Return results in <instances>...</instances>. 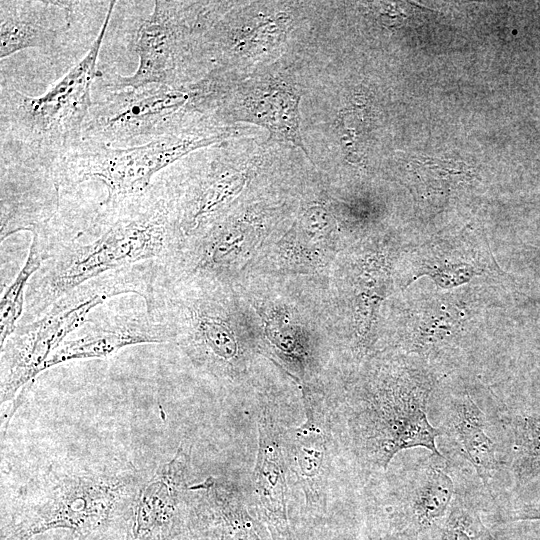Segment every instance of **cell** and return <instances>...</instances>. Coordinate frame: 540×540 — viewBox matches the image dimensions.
Wrapping results in <instances>:
<instances>
[{
  "instance_id": "cell-4",
  "label": "cell",
  "mask_w": 540,
  "mask_h": 540,
  "mask_svg": "<svg viewBox=\"0 0 540 540\" xmlns=\"http://www.w3.org/2000/svg\"><path fill=\"white\" fill-rule=\"evenodd\" d=\"M161 266L145 262L103 274L69 291L41 317L16 327L1 346L2 433L51 354L105 301L127 293L145 300Z\"/></svg>"
},
{
  "instance_id": "cell-28",
  "label": "cell",
  "mask_w": 540,
  "mask_h": 540,
  "mask_svg": "<svg viewBox=\"0 0 540 540\" xmlns=\"http://www.w3.org/2000/svg\"><path fill=\"white\" fill-rule=\"evenodd\" d=\"M78 540H81V539H78ZM102 540H109V539H102Z\"/></svg>"
},
{
  "instance_id": "cell-18",
  "label": "cell",
  "mask_w": 540,
  "mask_h": 540,
  "mask_svg": "<svg viewBox=\"0 0 540 540\" xmlns=\"http://www.w3.org/2000/svg\"><path fill=\"white\" fill-rule=\"evenodd\" d=\"M447 425L478 477L488 486L499 461L496 445L487 433L485 414L468 394L452 400L447 413Z\"/></svg>"
},
{
  "instance_id": "cell-21",
  "label": "cell",
  "mask_w": 540,
  "mask_h": 540,
  "mask_svg": "<svg viewBox=\"0 0 540 540\" xmlns=\"http://www.w3.org/2000/svg\"><path fill=\"white\" fill-rule=\"evenodd\" d=\"M43 263L37 245L32 241L27 260L7 289L0 303V345L15 331L24 310L27 285Z\"/></svg>"
},
{
  "instance_id": "cell-14",
  "label": "cell",
  "mask_w": 540,
  "mask_h": 540,
  "mask_svg": "<svg viewBox=\"0 0 540 540\" xmlns=\"http://www.w3.org/2000/svg\"><path fill=\"white\" fill-rule=\"evenodd\" d=\"M60 192L53 171L1 161V241L50 219L60 206Z\"/></svg>"
},
{
  "instance_id": "cell-9",
  "label": "cell",
  "mask_w": 540,
  "mask_h": 540,
  "mask_svg": "<svg viewBox=\"0 0 540 540\" xmlns=\"http://www.w3.org/2000/svg\"><path fill=\"white\" fill-rule=\"evenodd\" d=\"M191 446L142 480L112 540H173L188 531Z\"/></svg>"
},
{
  "instance_id": "cell-17",
  "label": "cell",
  "mask_w": 540,
  "mask_h": 540,
  "mask_svg": "<svg viewBox=\"0 0 540 540\" xmlns=\"http://www.w3.org/2000/svg\"><path fill=\"white\" fill-rule=\"evenodd\" d=\"M300 95L283 81L265 84L243 102L246 120L262 125L272 136L290 142L307 155L300 133Z\"/></svg>"
},
{
  "instance_id": "cell-26",
  "label": "cell",
  "mask_w": 540,
  "mask_h": 540,
  "mask_svg": "<svg viewBox=\"0 0 540 540\" xmlns=\"http://www.w3.org/2000/svg\"><path fill=\"white\" fill-rule=\"evenodd\" d=\"M487 540H497L496 539V535L494 533L491 532V534L489 535L488 539Z\"/></svg>"
},
{
  "instance_id": "cell-3",
  "label": "cell",
  "mask_w": 540,
  "mask_h": 540,
  "mask_svg": "<svg viewBox=\"0 0 540 540\" xmlns=\"http://www.w3.org/2000/svg\"><path fill=\"white\" fill-rule=\"evenodd\" d=\"M115 3L110 2L86 55L44 94L26 95L1 82V149L14 147L13 156L1 161L54 172L82 141L84 123L94 103L92 84L103 75L97 68V59Z\"/></svg>"
},
{
  "instance_id": "cell-27",
  "label": "cell",
  "mask_w": 540,
  "mask_h": 540,
  "mask_svg": "<svg viewBox=\"0 0 540 540\" xmlns=\"http://www.w3.org/2000/svg\"><path fill=\"white\" fill-rule=\"evenodd\" d=\"M1 540H24L21 538H1Z\"/></svg>"
},
{
  "instance_id": "cell-10",
  "label": "cell",
  "mask_w": 540,
  "mask_h": 540,
  "mask_svg": "<svg viewBox=\"0 0 540 540\" xmlns=\"http://www.w3.org/2000/svg\"><path fill=\"white\" fill-rule=\"evenodd\" d=\"M305 421L284 432L288 474L304 498V511L318 521L327 514L328 489L333 460L329 413L310 392H303Z\"/></svg>"
},
{
  "instance_id": "cell-1",
  "label": "cell",
  "mask_w": 540,
  "mask_h": 540,
  "mask_svg": "<svg viewBox=\"0 0 540 540\" xmlns=\"http://www.w3.org/2000/svg\"><path fill=\"white\" fill-rule=\"evenodd\" d=\"M181 231L176 198L162 182L137 195L103 200L85 213L68 214L59 206L30 231L43 263L27 285L17 326L103 274L145 262L171 263L180 254Z\"/></svg>"
},
{
  "instance_id": "cell-8",
  "label": "cell",
  "mask_w": 540,
  "mask_h": 540,
  "mask_svg": "<svg viewBox=\"0 0 540 540\" xmlns=\"http://www.w3.org/2000/svg\"><path fill=\"white\" fill-rule=\"evenodd\" d=\"M204 12V5L199 3L155 1L152 12L137 31V69L128 76L102 75L104 88L189 83L186 65L194 41L203 34Z\"/></svg>"
},
{
  "instance_id": "cell-5",
  "label": "cell",
  "mask_w": 540,
  "mask_h": 540,
  "mask_svg": "<svg viewBox=\"0 0 540 540\" xmlns=\"http://www.w3.org/2000/svg\"><path fill=\"white\" fill-rule=\"evenodd\" d=\"M217 75L180 85L107 89L95 100L84 123L82 140L131 146L168 136L216 132L209 116L220 107Z\"/></svg>"
},
{
  "instance_id": "cell-23",
  "label": "cell",
  "mask_w": 540,
  "mask_h": 540,
  "mask_svg": "<svg viewBox=\"0 0 540 540\" xmlns=\"http://www.w3.org/2000/svg\"><path fill=\"white\" fill-rule=\"evenodd\" d=\"M540 520V502L526 503L513 509L509 514L496 520L495 523L514 521Z\"/></svg>"
},
{
  "instance_id": "cell-11",
  "label": "cell",
  "mask_w": 540,
  "mask_h": 540,
  "mask_svg": "<svg viewBox=\"0 0 540 540\" xmlns=\"http://www.w3.org/2000/svg\"><path fill=\"white\" fill-rule=\"evenodd\" d=\"M258 446L253 474L254 509L271 540H295L287 507L284 432L277 410L262 407L257 417Z\"/></svg>"
},
{
  "instance_id": "cell-6",
  "label": "cell",
  "mask_w": 540,
  "mask_h": 540,
  "mask_svg": "<svg viewBox=\"0 0 540 540\" xmlns=\"http://www.w3.org/2000/svg\"><path fill=\"white\" fill-rule=\"evenodd\" d=\"M432 383L422 372L401 369L378 377L344 413L351 450L365 468L385 471L401 451L422 447L445 458L436 445L443 435L427 413Z\"/></svg>"
},
{
  "instance_id": "cell-22",
  "label": "cell",
  "mask_w": 540,
  "mask_h": 540,
  "mask_svg": "<svg viewBox=\"0 0 540 540\" xmlns=\"http://www.w3.org/2000/svg\"><path fill=\"white\" fill-rule=\"evenodd\" d=\"M490 531L476 511L456 499L448 516L430 540H487Z\"/></svg>"
},
{
  "instance_id": "cell-7",
  "label": "cell",
  "mask_w": 540,
  "mask_h": 540,
  "mask_svg": "<svg viewBox=\"0 0 540 540\" xmlns=\"http://www.w3.org/2000/svg\"><path fill=\"white\" fill-rule=\"evenodd\" d=\"M233 136L230 128L201 134L168 136L131 146L82 140L54 170L60 191L88 179L102 181L104 200L115 201L146 191L154 176L181 157Z\"/></svg>"
},
{
  "instance_id": "cell-13",
  "label": "cell",
  "mask_w": 540,
  "mask_h": 540,
  "mask_svg": "<svg viewBox=\"0 0 540 540\" xmlns=\"http://www.w3.org/2000/svg\"><path fill=\"white\" fill-rule=\"evenodd\" d=\"M187 533L193 540H271L240 490L213 476L190 485Z\"/></svg>"
},
{
  "instance_id": "cell-12",
  "label": "cell",
  "mask_w": 540,
  "mask_h": 540,
  "mask_svg": "<svg viewBox=\"0 0 540 540\" xmlns=\"http://www.w3.org/2000/svg\"><path fill=\"white\" fill-rule=\"evenodd\" d=\"M171 340L168 330L144 311L96 313L75 330L46 360L42 372L79 359L107 358L138 344Z\"/></svg>"
},
{
  "instance_id": "cell-15",
  "label": "cell",
  "mask_w": 540,
  "mask_h": 540,
  "mask_svg": "<svg viewBox=\"0 0 540 540\" xmlns=\"http://www.w3.org/2000/svg\"><path fill=\"white\" fill-rule=\"evenodd\" d=\"M70 1L2 0L0 58L26 48L54 49L72 26Z\"/></svg>"
},
{
  "instance_id": "cell-25",
  "label": "cell",
  "mask_w": 540,
  "mask_h": 540,
  "mask_svg": "<svg viewBox=\"0 0 540 540\" xmlns=\"http://www.w3.org/2000/svg\"><path fill=\"white\" fill-rule=\"evenodd\" d=\"M173 540H193V538L188 533H185Z\"/></svg>"
},
{
  "instance_id": "cell-19",
  "label": "cell",
  "mask_w": 540,
  "mask_h": 540,
  "mask_svg": "<svg viewBox=\"0 0 540 540\" xmlns=\"http://www.w3.org/2000/svg\"><path fill=\"white\" fill-rule=\"evenodd\" d=\"M470 251L465 246L434 244L421 254L419 275L427 274L444 287L464 283L473 275L482 273L487 265V257L471 256Z\"/></svg>"
},
{
  "instance_id": "cell-24",
  "label": "cell",
  "mask_w": 540,
  "mask_h": 540,
  "mask_svg": "<svg viewBox=\"0 0 540 540\" xmlns=\"http://www.w3.org/2000/svg\"><path fill=\"white\" fill-rule=\"evenodd\" d=\"M360 540H405L386 528H368Z\"/></svg>"
},
{
  "instance_id": "cell-16",
  "label": "cell",
  "mask_w": 540,
  "mask_h": 540,
  "mask_svg": "<svg viewBox=\"0 0 540 540\" xmlns=\"http://www.w3.org/2000/svg\"><path fill=\"white\" fill-rule=\"evenodd\" d=\"M454 494L449 474L437 464L428 465L392 512L386 529L405 540H430L448 516Z\"/></svg>"
},
{
  "instance_id": "cell-20",
  "label": "cell",
  "mask_w": 540,
  "mask_h": 540,
  "mask_svg": "<svg viewBox=\"0 0 540 540\" xmlns=\"http://www.w3.org/2000/svg\"><path fill=\"white\" fill-rule=\"evenodd\" d=\"M511 471L518 485H526L540 475V415L519 414L511 421Z\"/></svg>"
},
{
  "instance_id": "cell-2",
  "label": "cell",
  "mask_w": 540,
  "mask_h": 540,
  "mask_svg": "<svg viewBox=\"0 0 540 540\" xmlns=\"http://www.w3.org/2000/svg\"><path fill=\"white\" fill-rule=\"evenodd\" d=\"M49 471L2 518L1 538L31 540L67 530L81 540H111L143 480L133 465L117 459Z\"/></svg>"
}]
</instances>
